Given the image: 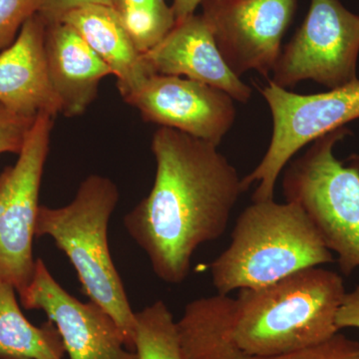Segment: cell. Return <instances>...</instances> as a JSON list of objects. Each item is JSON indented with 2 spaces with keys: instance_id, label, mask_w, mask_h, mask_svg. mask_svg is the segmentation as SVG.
<instances>
[{
  "instance_id": "cell-1",
  "label": "cell",
  "mask_w": 359,
  "mask_h": 359,
  "mask_svg": "<svg viewBox=\"0 0 359 359\" xmlns=\"http://www.w3.org/2000/svg\"><path fill=\"white\" fill-rule=\"evenodd\" d=\"M218 146L167 127L152 138L154 185L124 217L130 237L147 255L155 275L179 285L194 252L218 240L245 192L242 179Z\"/></svg>"
},
{
  "instance_id": "cell-2",
  "label": "cell",
  "mask_w": 359,
  "mask_h": 359,
  "mask_svg": "<svg viewBox=\"0 0 359 359\" xmlns=\"http://www.w3.org/2000/svg\"><path fill=\"white\" fill-rule=\"evenodd\" d=\"M346 294L339 273L318 266L240 290L231 308V337L252 355H282L318 346L339 334L337 311Z\"/></svg>"
},
{
  "instance_id": "cell-8",
  "label": "cell",
  "mask_w": 359,
  "mask_h": 359,
  "mask_svg": "<svg viewBox=\"0 0 359 359\" xmlns=\"http://www.w3.org/2000/svg\"><path fill=\"white\" fill-rule=\"evenodd\" d=\"M359 15L339 0H311L309 13L282 49L271 81L282 88L313 80L330 89L358 80Z\"/></svg>"
},
{
  "instance_id": "cell-9",
  "label": "cell",
  "mask_w": 359,
  "mask_h": 359,
  "mask_svg": "<svg viewBox=\"0 0 359 359\" xmlns=\"http://www.w3.org/2000/svg\"><path fill=\"white\" fill-rule=\"evenodd\" d=\"M201 6L229 68L238 77L250 70L268 76L280 57L297 0H203Z\"/></svg>"
},
{
  "instance_id": "cell-18",
  "label": "cell",
  "mask_w": 359,
  "mask_h": 359,
  "mask_svg": "<svg viewBox=\"0 0 359 359\" xmlns=\"http://www.w3.org/2000/svg\"><path fill=\"white\" fill-rule=\"evenodd\" d=\"M134 351L138 359H182L177 321L164 302L135 313Z\"/></svg>"
},
{
  "instance_id": "cell-17",
  "label": "cell",
  "mask_w": 359,
  "mask_h": 359,
  "mask_svg": "<svg viewBox=\"0 0 359 359\" xmlns=\"http://www.w3.org/2000/svg\"><path fill=\"white\" fill-rule=\"evenodd\" d=\"M11 283L0 278V359H63L65 348L51 320L35 327L20 308Z\"/></svg>"
},
{
  "instance_id": "cell-6",
  "label": "cell",
  "mask_w": 359,
  "mask_h": 359,
  "mask_svg": "<svg viewBox=\"0 0 359 359\" xmlns=\"http://www.w3.org/2000/svg\"><path fill=\"white\" fill-rule=\"evenodd\" d=\"M273 116V136L266 155L242 179L244 191L256 182L252 202L273 200L283 168L304 146L359 119V80L325 93H292L269 80L261 89Z\"/></svg>"
},
{
  "instance_id": "cell-21",
  "label": "cell",
  "mask_w": 359,
  "mask_h": 359,
  "mask_svg": "<svg viewBox=\"0 0 359 359\" xmlns=\"http://www.w3.org/2000/svg\"><path fill=\"white\" fill-rule=\"evenodd\" d=\"M36 117H25L18 114L0 104V154H20L26 136Z\"/></svg>"
},
{
  "instance_id": "cell-19",
  "label": "cell",
  "mask_w": 359,
  "mask_h": 359,
  "mask_svg": "<svg viewBox=\"0 0 359 359\" xmlns=\"http://www.w3.org/2000/svg\"><path fill=\"white\" fill-rule=\"evenodd\" d=\"M116 11L141 53L159 43L176 25L165 0H118Z\"/></svg>"
},
{
  "instance_id": "cell-3",
  "label": "cell",
  "mask_w": 359,
  "mask_h": 359,
  "mask_svg": "<svg viewBox=\"0 0 359 359\" xmlns=\"http://www.w3.org/2000/svg\"><path fill=\"white\" fill-rule=\"evenodd\" d=\"M332 262V252L299 205L259 201L240 215L230 245L212 262V285L228 295Z\"/></svg>"
},
{
  "instance_id": "cell-13",
  "label": "cell",
  "mask_w": 359,
  "mask_h": 359,
  "mask_svg": "<svg viewBox=\"0 0 359 359\" xmlns=\"http://www.w3.org/2000/svg\"><path fill=\"white\" fill-rule=\"evenodd\" d=\"M143 58L154 74L202 82L244 104L252 96L250 87L224 62L202 14L176 22L159 43L144 52Z\"/></svg>"
},
{
  "instance_id": "cell-5",
  "label": "cell",
  "mask_w": 359,
  "mask_h": 359,
  "mask_svg": "<svg viewBox=\"0 0 359 359\" xmlns=\"http://www.w3.org/2000/svg\"><path fill=\"white\" fill-rule=\"evenodd\" d=\"M351 134L341 127L316 139L283 181L287 202L306 212L346 276L359 268V156L346 164L335 158L334 148Z\"/></svg>"
},
{
  "instance_id": "cell-7",
  "label": "cell",
  "mask_w": 359,
  "mask_h": 359,
  "mask_svg": "<svg viewBox=\"0 0 359 359\" xmlns=\"http://www.w3.org/2000/svg\"><path fill=\"white\" fill-rule=\"evenodd\" d=\"M53 117L39 113L18 159L0 173V278L22 294L34 273L33 240Z\"/></svg>"
},
{
  "instance_id": "cell-20",
  "label": "cell",
  "mask_w": 359,
  "mask_h": 359,
  "mask_svg": "<svg viewBox=\"0 0 359 359\" xmlns=\"http://www.w3.org/2000/svg\"><path fill=\"white\" fill-rule=\"evenodd\" d=\"M42 0H0V51L13 44L26 21L39 13Z\"/></svg>"
},
{
  "instance_id": "cell-12",
  "label": "cell",
  "mask_w": 359,
  "mask_h": 359,
  "mask_svg": "<svg viewBox=\"0 0 359 359\" xmlns=\"http://www.w3.org/2000/svg\"><path fill=\"white\" fill-rule=\"evenodd\" d=\"M233 304V299L218 294L187 304L177 321L182 359H359V342L340 334L318 346L282 355L245 353L231 337Z\"/></svg>"
},
{
  "instance_id": "cell-10",
  "label": "cell",
  "mask_w": 359,
  "mask_h": 359,
  "mask_svg": "<svg viewBox=\"0 0 359 359\" xmlns=\"http://www.w3.org/2000/svg\"><path fill=\"white\" fill-rule=\"evenodd\" d=\"M20 297L23 308L43 311L54 323L68 358L138 359L112 316L95 302L70 294L41 259L35 262L32 282Z\"/></svg>"
},
{
  "instance_id": "cell-22",
  "label": "cell",
  "mask_w": 359,
  "mask_h": 359,
  "mask_svg": "<svg viewBox=\"0 0 359 359\" xmlns=\"http://www.w3.org/2000/svg\"><path fill=\"white\" fill-rule=\"evenodd\" d=\"M118 0H42L39 14L44 20L45 25L57 22L63 16L90 6H103L113 7L116 9Z\"/></svg>"
},
{
  "instance_id": "cell-4",
  "label": "cell",
  "mask_w": 359,
  "mask_h": 359,
  "mask_svg": "<svg viewBox=\"0 0 359 359\" xmlns=\"http://www.w3.org/2000/svg\"><path fill=\"white\" fill-rule=\"evenodd\" d=\"M119 199L112 180L90 175L69 204L60 208L40 205L35 236L51 238L65 252L84 294L112 316L126 346L135 351V311L108 244V226Z\"/></svg>"
},
{
  "instance_id": "cell-11",
  "label": "cell",
  "mask_w": 359,
  "mask_h": 359,
  "mask_svg": "<svg viewBox=\"0 0 359 359\" xmlns=\"http://www.w3.org/2000/svg\"><path fill=\"white\" fill-rule=\"evenodd\" d=\"M145 121L219 146L236 118L229 94L195 80L153 74L124 99Z\"/></svg>"
},
{
  "instance_id": "cell-23",
  "label": "cell",
  "mask_w": 359,
  "mask_h": 359,
  "mask_svg": "<svg viewBox=\"0 0 359 359\" xmlns=\"http://www.w3.org/2000/svg\"><path fill=\"white\" fill-rule=\"evenodd\" d=\"M337 325L341 328H359V285L346 292L337 316Z\"/></svg>"
},
{
  "instance_id": "cell-16",
  "label": "cell",
  "mask_w": 359,
  "mask_h": 359,
  "mask_svg": "<svg viewBox=\"0 0 359 359\" xmlns=\"http://www.w3.org/2000/svg\"><path fill=\"white\" fill-rule=\"evenodd\" d=\"M60 21L72 26L109 66L117 78L118 90L123 99L131 95L154 74L113 7H82L66 14Z\"/></svg>"
},
{
  "instance_id": "cell-15",
  "label": "cell",
  "mask_w": 359,
  "mask_h": 359,
  "mask_svg": "<svg viewBox=\"0 0 359 359\" xmlns=\"http://www.w3.org/2000/svg\"><path fill=\"white\" fill-rule=\"evenodd\" d=\"M45 57L52 87L61 105V114H83L98 95L103 78L112 74L109 66L69 25H46Z\"/></svg>"
},
{
  "instance_id": "cell-14",
  "label": "cell",
  "mask_w": 359,
  "mask_h": 359,
  "mask_svg": "<svg viewBox=\"0 0 359 359\" xmlns=\"http://www.w3.org/2000/svg\"><path fill=\"white\" fill-rule=\"evenodd\" d=\"M46 25L39 13L22 26L13 44L0 51V104L25 117H56L61 105L45 57Z\"/></svg>"
},
{
  "instance_id": "cell-24",
  "label": "cell",
  "mask_w": 359,
  "mask_h": 359,
  "mask_svg": "<svg viewBox=\"0 0 359 359\" xmlns=\"http://www.w3.org/2000/svg\"><path fill=\"white\" fill-rule=\"evenodd\" d=\"M202 1L203 0H173V4L171 6L176 22L195 14L196 9L201 6Z\"/></svg>"
}]
</instances>
